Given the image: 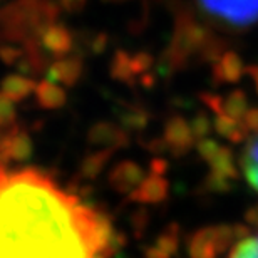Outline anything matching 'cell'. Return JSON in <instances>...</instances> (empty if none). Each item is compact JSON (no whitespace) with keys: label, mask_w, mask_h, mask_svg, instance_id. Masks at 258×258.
<instances>
[{"label":"cell","mask_w":258,"mask_h":258,"mask_svg":"<svg viewBox=\"0 0 258 258\" xmlns=\"http://www.w3.org/2000/svg\"><path fill=\"white\" fill-rule=\"evenodd\" d=\"M111 228L35 168H0V258H109Z\"/></svg>","instance_id":"1"},{"label":"cell","mask_w":258,"mask_h":258,"mask_svg":"<svg viewBox=\"0 0 258 258\" xmlns=\"http://www.w3.org/2000/svg\"><path fill=\"white\" fill-rule=\"evenodd\" d=\"M203 10L220 22L246 27L258 22V0H198Z\"/></svg>","instance_id":"2"},{"label":"cell","mask_w":258,"mask_h":258,"mask_svg":"<svg viewBox=\"0 0 258 258\" xmlns=\"http://www.w3.org/2000/svg\"><path fill=\"white\" fill-rule=\"evenodd\" d=\"M238 166L250 189L258 195V133L251 134L240 149Z\"/></svg>","instance_id":"3"},{"label":"cell","mask_w":258,"mask_h":258,"mask_svg":"<svg viewBox=\"0 0 258 258\" xmlns=\"http://www.w3.org/2000/svg\"><path fill=\"white\" fill-rule=\"evenodd\" d=\"M221 258H258V230L236 236Z\"/></svg>","instance_id":"4"}]
</instances>
